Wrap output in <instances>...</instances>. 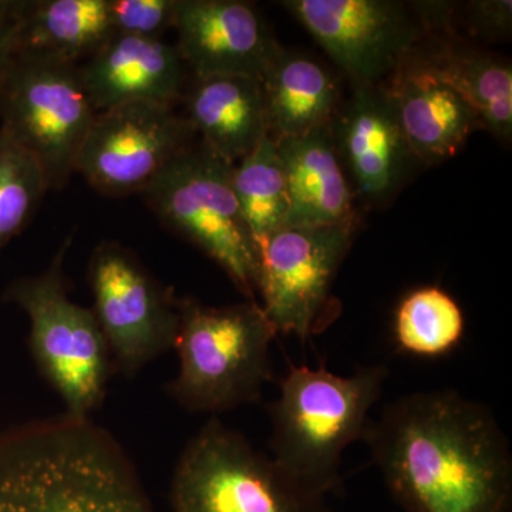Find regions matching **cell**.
I'll list each match as a JSON object with an SVG mask.
<instances>
[{"mask_svg": "<svg viewBox=\"0 0 512 512\" xmlns=\"http://www.w3.org/2000/svg\"><path fill=\"white\" fill-rule=\"evenodd\" d=\"M384 87L410 151L421 163L437 164L453 157L474 131L483 128L463 94L417 52Z\"/></svg>", "mask_w": 512, "mask_h": 512, "instance_id": "obj_15", "label": "cell"}, {"mask_svg": "<svg viewBox=\"0 0 512 512\" xmlns=\"http://www.w3.org/2000/svg\"><path fill=\"white\" fill-rule=\"evenodd\" d=\"M47 191L42 165L0 128V251L25 229Z\"/></svg>", "mask_w": 512, "mask_h": 512, "instance_id": "obj_24", "label": "cell"}, {"mask_svg": "<svg viewBox=\"0 0 512 512\" xmlns=\"http://www.w3.org/2000/svg\"><path fill=\"white\" fill-rule=\"evenodd\" d=\"M330 128L353 194L367 202L392 197L416 158L384 84L353 86L352 97L338 110Z\"/></svg>", "mask_w": 512, "mask_h": 512, "instance_id": "obj_14", "label": "cell"}, {"mask_svg": "<svg viewBox=\"0 0 512 512\" xmlns=\"http://www.w3.org/2000/svg\"><path fill=\"white\" fill-rule=\"evenodd\" d=\"M511 5L510 0H484V2H473L468 6V18L473 23V28L483 33L493 35H505L511 28Z\"/></svg>", "mask_w": 512, "mask_h": 512, "instance_id": "obj_27", "label": "cell"}, {"mask_svg": "<svg viewBox=\"0 0 512 512\" xmlns=\"http://www.w3.org/2000/svg\"><path fill=\"white\" fill-rule=\"evenodd\" d=\"M178 53L195 79H261L281 46L254 5L242 0H178Z\"/></svg>", "mask_w": 512, "mask_h": 512, "instance_id": "obj_13", "label": "cell"}, {"mask_svg": "<svg viewBox=\"0 0 512 512\" xmlns=\"http://www.w3.org/2000/svg\"><path fill=\"white\" fill-rule=\"evenodd\" d=\"M23 3L25 0H0V82L18 53Z\"/></svg>", "mask_w": 512, "mask_h": 512, "instance_id": "obj_26", "label": "cell"}, {"mask_svg": "<svg viewBox=\"0 0 512 512\" xmlns=\"http://www.w3.org/2000/svg\"><path fill=\"white\" fill-rule=\"evenodd\" d=\"M70 247L72 237L64 239L45 271L10 282L3 301L28 316L30 355L62 400L63 414L89 420L106 399L114 367L92 309L69 298L64 261Z\"/></svg>", "mask_w": 512, "mask_h": 512, "instance_id": "obj_5", "label": "cell"}, {"mask_svg": "<svg viewBox=\"0 0 512 512\" xmlns=\"http://www.w3.org/2000/svg\"><path fill=\"white\" fill-rule=\"evenodd\" d=\"M275 143L288 191L286 228L330 227L356 221L355 194L330 126Z\"/></svg>", "mask_w": 512, "mask_h": 512, "instance_id": "obj_17", "label": "cell"}, {"mask_svg": "<svg viewBox=\"0 0 512 512\" xmlns=\"http://www.w3.org/2000/svg\"><path fill=\"white\" fill-rule=\"evenodd\" d=\"M0 512H154L119 441L66 414L0 433Z\"/></svg>", "mask_w": 512, "mask_h": 512, "instance_id": "obj_2", "label": "cell"}, {"mask_svg": "<svg viewBox=\"0 0 512 512\" xmlns=\"http://www.w3.org/2000/svg\"><path fill=\"white\" fill-rule=\"evenodd\" d=\"M178 0H110L114 35L163 39L174 29Z\"/></svg>", "mask_w": 512, "mask_h": 512, "instance_id": "obj_25", "label": "cell"}, {"mask_svg": "<svg viewBox=\"0 0 512 512\" xmlns=\"http://www.w3.org/2000/svg\"><path fill=\"white\" fill-rule=\"evenodd\" d=\"M171 512H330L272 457L212 416L175 464Z\"/></svg>", "mask_w": 512, "mask_h": 512, "instance_id": "obj_7", "label": "cell"}, {"mask_svg": "<svg viewBox=\"0 0 512 512\" xmlns=\"http://www.w3.org/2000/svg\"><path fill=\"white\" fill-rule=\"evenodd\" d=\"M195 131L173 106L131 103L96 114L76 173L110 197L143 192L191 146Z\"/></svg>", "mask_w": 512, "mask_h": 512, "instance_id": "obj_11", "label": "cell"}, {"mask_svg": "<svg viewBox=\"0 0 512 512\" xmlns=\"http://www.w3.org/2000/svg\"><path fill=\"white\" fill-rule=\"evenodd\" d=\"M268 136H305L330 126L339 110L340 92L335 77L318 60L279 49L261 76Z\"/></svg>", "mask_w": 512, "mask_h": 512, "instance_id": "obj_19", "label": "cell"}, {"mask_svg": "<svg viewBox=\"0 0 512 512\" xmlns=\"http://www.w3.org/2000/svg\"><path fill=\"white\" fill-rule=\"evenodd\" d=\"M232 188L259 254L275 232L286 228L289 215L284 170L271 137L234 165Z\"/></svg>", "mask_w": 512, "mask_h": 512, "instance_id": "obj_22", "label": "cell"}, {"mask_svg": "<svg viewBox=\"0 0 512 512\" xmlns=\"http://www.w3.org/2000/svg\"><path fill=\"white\" fill-rule=\"evenodd\" d=\"M362 441L406 512H511L510 444L484 404L454 390L407 394Z\"/></svg>", "mask_w": 512, "mask_h": 512, "instance_id": "obj_1", "label": "cell"}, {"mask_svg": "<svg viewBox=\"0 0 512 512\" xmlns=\"http://www.w3.org/2000/svg\"><path fill=\"white\" fill-rule=\"evenodd\" d=\"M92 311L109 346L114 372L134 377L174 350L180 329L178 298L130 249L101 242L89 264Z\"/></svg>", "mask_w": 512, "mask_h": 512, "instance_id": "obj_9", "label": "cell"}, {"mask_svg": "<svg viewBox=\"0 0 512 512\" xmlns=\"http://www.w3.org/2000/svg\"><path fill=\"white\" fill-rule=\"evenodd\" d=\"M195 134L215 156L235 165L268 137L261 79L217 76L195 79L187 96Z\"/></svg>", "mask_w": 512, "mask_h": 512, "instance_id": "obj_18", "label": "cell"}, {"mask_svg": "<svg viewBox=\"0 0 512 512\" xmlns=\"http://www.w3.org/2000/svg\"><path fill=\"white\" fill-rule=\"evenodd\" d=\"M113 36L110 0H25L18 52L43 53L77 64Z\"/></svg>", "mask_w": 512, "mask_h": 512, "instance_id": "obj_20", "label": "cell"}, {"mask_svg": "<svg viewBox=\"0 0 512 512\" xmlns=\"http://www.w3.org/2000/svg\"><path fill=\"white\" fill-rule=\"evenodd\" d=\"M424 57L474 107L485 130L501 140H511L510 63L463 46H446Z\"/></svg>", "mask_w": 512, "mask_h": 512, "instance_id": "obj_21", "label": "cell"}, {"mask_svg": "<svg viewBox=\"0 0 512 512\" xmlns=\"http://www.w3.org/2000/svg\"><path fill=\"white\" fill-rule=\"evenodd\" d=\"M234 165L192 143L141 192L165 227L211 258L255 301L259 254L232 188Z\"/></svg>", "mask_w": 512, "mask_h": 512, "instance_id": "obj_6", "label": "cell"}, {"mask_svg": "<svg viewBox=\"0 0 512 512\" xmlns=\"http://www.w3.org/2000/svg\"><path fill=\"white\" fill-rule=\"evenodd\" d=\"M464 332L466 319L460 305L439 286H424L407 293L394 315L397 348L424 359L453 352Z\"/></svg>", "mask_w": 512, "mask_h": 512, "instance_id": "obj_23", "label": "cell"}, {"mask_svg": "<svg viewBox=\"0 0 512 512\" xmlns=\"http://www.w3.org/2000/svg\"><path fill=\"white\" fill-rule=\"evenodd\" d=\"M178 311L180 366L167 384L174 402L212 416L259 402L272 380L271 345L278 335L261 305L207 306L178 298Z\"/></svg>", "mask_w": 512, "mask_h": 512, "instance_id": "obj_4", "label": "cell"}, {"mask_svg": "<svg viewBox=\"0 0 512 512\" xmlns=\"http://www.w3.org/2000/svg\"><path fill=\"white\" fill-rule=\"evenodd\" d=\"M79 73L96 113L131 103L174 107L183 96V59L163 39L114 35Z\"/></svg>", "mask_w": 512, "mask_h": 512, "instance_id": "obj_16", "label": "cell"}, {"mask_svg": "<svg viewBox=\"0 0 512 512\" xmlns=\"http://www.w3.org/2000/svg\"><path fill=\"white\" fill-rule=\"evenodd\" d=\"M355 231L356 221L282 228L259 249V305L276 333L306 340L332 322L333 282Z\"/></svg>", "mask_w": 512, "mask_h": 512, "instance_id": "obj_10", "label": "cell"}, {"mask_svg": "<svg viewBox=\"0 0 512 512\" xmlns=\"http://www.w3.org/2000/svg\"><path fill=\"white\" fill-rule=\"evenodd\" d=\"M333 63L359 84H382L417 52L420 19L392 0H286Z\"/></svg>", "mask_w": 512, "mask_h": 512, "instance_id": "obj_12", "label": "cell"}, {"mask_svg": "<svg viewBox=\"0 0 512 512\" xmlns=\"http://www.w3.org/2000/svg\"><path fill=\"white\" fill-rule=\"evenodd\" d=\"M96 114L79 64L59 57L20 50L0 82V128L39 161L49 190L76 173Z\"/></svg>", "mask_w": 512, "mask_h": 512, "instance_id": "obj_8", "label": "cell"}, {"mask_svg": "<svg viewBox=\"0 0 512 512\" xmlns=\"http://www.w3.org/2000/svg\"><path fill=\"white\" fill-rule=\"evenodd\" d=\"M389 369L359 367L339 376L288 363L279 396L269 404L272 460L311 493L326 498L342 490V456L363 440L370 410L382 397Z\"/></svg>", "mask_w": 512, "mask_h": 512, "instance_id": "obj_3", "label": "cell"}]
</instances>
